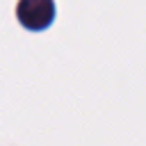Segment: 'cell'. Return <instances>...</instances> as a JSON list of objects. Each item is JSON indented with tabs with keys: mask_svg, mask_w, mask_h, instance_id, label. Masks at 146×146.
Returning a JSON list of instances; mask_svg holds the SVG:
<instances>
[{
	"mask_svg": "<svg viewBox=\"0 0 146 146\" xmlns=\"http://www.w3.org/2000/svg\"><path fill=\"white\" fill-rule=\"evenodd\" d=\"M16 16L27 30H46L55 18V2L52 0H18Z\"/></svg>",
	"mask_w": 146,
	"mask_h": 146,
	"instance_id": "cell-1",
	"label": "cell"
}]
</instances>
